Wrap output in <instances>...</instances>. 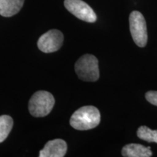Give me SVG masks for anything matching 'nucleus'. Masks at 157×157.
Segmentation results:
<instances>
[{
    "instance_id": "obj_3",
    "label": "nucleus",
    "mask_w": 157,
    "mask_h": 157,
    "mask_svg": "<svg viewBox=\"0 0 157 157\" xmlns=\"http://www.w3.org/2000/svg\"><path fill=\"white\" fill-rule=\"evenodd\" d=\"M75 71L78 78L83 81H97L100 76L97 58L93 55H84L76 61Z\"/></svg>"
},
{
    "instance_id": "obj_8",
    "label": "nucleus",
    "mask_w": 157,
    "mask_h": 157,
    "mask_svg": "<svg viewBox=\"0 0 157 157\" xmlns=\"http://www.w3.org/2000/svg\"><path fill=\"white\" fill-rule=\"evenodd\" d=\"M121 154L124 157H150L152 156V151L151 147L131 143L123 147Z\"/></svg>"
},
{
    "instance_id": "obj_6",
    "label": "nucleus",
    "mask_w": 157,
    "mask_h": 157,
    "mask_svg": "<svg viewBox=\"0 0 157 157\" xmlns=\"http://www.w3.org/2000/svg\"><path fill=\"white\" fill-rule=\"evenodd\" d=\"M63 43V34L57 29L48 31L39 37L37 45L42 52L45 53L58 51Z\"/></svg>"
},
{
    "instance_id": "obj_11",
    "label": "nucleus",
    "mask_w": 157,
    "mask_h": 157,
    "mask_svg": "<svg viewBox=\"0 0 157 157\" xmlns=\"http://www.w3.org/2000/svg\"><path fill=\"white\" fill-rule=\"evenodd\" d=\"M137 135L141 140L157 143V129L153 130L146 126H141L137 129Z\"/></svg>"
},
{
    "instance_id": "obj_10",
    "label": "nucleus",
    "mask_w": 157,
    "mask_h": 157,
    "mask_svg": "<svg viewBox=\"0 0 157 157\" xmlns=\"http://www.w3.org/2000/svg\"><path fill=\"white\" fill-rule=\"evenodd\" d=\"M13 127V120L8 115L0 116V143L8 136Z\"/></svg>"
},
{
    "instance_id": "obj_4",
    "label": "nucleus",
    "mask_w": 157,
    "mask_h": 157,
    "mask_svg": "<svg viewBox=\"0 0 157 157\" xmlns=\"http://www.w3.org/2000/svg\"><path fill=\"white\" fill-rule=\"evenodd\" d=\"M129 29L133 41L140 48H144L148 41L147 25L145 17L138 11H133L129 15Z\"/></svg>"
},
{
    "instance_id": "obj_1",
    "label": "nucleus",
    "mask_w": 157,
    "mask_h": 157,
    "mask_svg": "<svg viewBox=\"0 0 157 157\" xmlns=\"http://www.w3.org/2000/svg\"><path fill=\"white\" fill-rule=\"evenodd\" d=\"M101 122V113L95 106L81 107L73 113L70 124L77 130H88L95 128Z\"/></svg>"
},
{
    "instance_id": "obj_5",
    "label": "nucleus",
    "mask_w": 157,
    "mask_h": 157,
    "mask_svg": "<svg viewBox=\"0 0 157 157\" xmlns=\"http://www.w3.org/2000/svg\"><path fill=\"white\" fill-rule=\"evenodd\" d=\"M64 5L71 14L82 21L94 23L97 20L93 10L82 0H65Z\"/></svg>"
},
{
    "instance_id": "obj_7",
    "label": "nucleus",
    "mask_w": 157,
    "mask_h": 157,
    "mask_svg": "<svg viewBox=\"0 0 157 157\" xmlns=\"http://www.w3.org/2000/svg\"><path fill=\"white\" fill-rule=\"evenodd\" d=\"M67 151V144L62 139H55L45 144L39 152L40 157H63Z\"/></svg>"
},
{
    "instance_id": "obj_12",
    "label": "nucleus",
    "mask_w": 157,
    "mask_h": 157,
    "mask_svg": "<svg viewBox=\"0 0 157 157\" xmlns=\"http://www.w3.org/2000/svg\"><path fill=\"white\" fill-rule=\"evenodd\" d=\"M146 98L149 103L157 106V91H148L146 94Z\"/></svg>"
},
{
    "instance_id": "obj_2",
    "label": "nucleus",
    "mask_w": 157,
    "mask_h": 157,
    "mask_svg": "<svg viewBox=\"0 0 157 157\" xmlns=\"http://www.w3.org/2000/svg\"><path fill=\"white\" fill-rule=\"evenodd\" d=\"M55 105L53 95L48 91L35 93L29 103V112L34 117H44L51 112Z\"/></svg>"
},
{
    "instance_id": "obj_9",
    "label": "nucleus",
    "mask_w": 157,
    "mask_h": 157,
    "mask_svg": "<svg viewBox=\"0 0 157 157\" xmlns=\"http://www.w3.org/2000/svg\"><path fill=\"white\" fill-rule=\"evenodd\" d=\"M25 0H0V15L12 17L21 10Z\"/></svg>"
}]
</instances>
